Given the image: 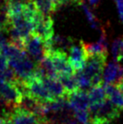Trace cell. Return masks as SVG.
Wrapping results in <instances>:
<instances>
[{
    "instance_id": "obj_22",
    "label": "cell",
    "mask_w": 123,
    "mask_h": 124,
    "mask_svg": "<svg viewBox=\"0 0 123 124\" xmlns=\"http://www.w3.org/2000/svg\"><path fill=\"white\" fill-rule=\"evenodd\" d=\"M8 33L6 30L0 28V47H3L6 44H8Z\"/></svg>"
},
{
    "instance_id": "obj_7",
    "label": "cell",
    "mask_w": 123,
    "mask_h": 124,
    "mask_svg": "<svg viewBox=\"0 0 123 124\" xmlns=\"http://www.w3.org/2000/svg\"><path fill=\"white\" fill-rule=\"evenodd\" d=\"M45 55L51 58L54 69L58 75L74 74L68 62V56L66 52L56 48H49L46 50Z\"/></svg>"
},
{
    "instance_id": "obj_8",
    "label": "cell",
    "mask_w": 123,
    "mask_h": 124,
    "mask_svg": "<svg viewBox=\"0 0 123 124\" xmlns=\"http://www.w3.org/2000/svg\"><path fill=\"white\" fill-rule=\"evenodd\" d=\"M25 52L28 53L29 57L38 63L45 56V42L41 38L32 33L25 41Z\"/></svg>"
},
{
    "instance_id": "obj_16",
    "label": "cell",
    "mask_w": 123,
    "mask_h": 124,
    "mask_svg": "<svg viewBox=\"0 0 123 124\" xmlns=\"http://www.w3.org/2000/svg\"><path fill=\"white\" fill-rule=\"evenodd\" d=\"M58 79L61 82L67 95L75 93L79 90L76 80L75 73L72 74H60L58 75Z\"/></svg>"
},
{
    "instance_id": "obj_17",
    "label": "cell",
    "mask_w": 123,
    "mask_h": 124,
    "mask_svg": "<svg viewBox=\"0 0 123 124\" xmlns=\"http://www.w3.org/2000/svg\"><path fill=\"white\" fill-rule=\"evenodd\" d=\"M89 97L90 101V105L103 102L107 98L104 85L93 87L89 91Z\"/></svg>"
},
{
    "instance_id": "obj_11",
    "label": "cell",
    "mask_w": 123,
    "mask_h": 124,
    "mask_svg": "<svg viewBox=\"0 0 123 124\" xmlns=\"http://www.w3.org/2000/svg\"><path fill=\"white\" fill-rule=\"evenodd\" d=\"M123 81V67L116 62L106 66L103 73V84L118 85Z\"/></svg>"
},
{
    "instance_id": "obj_18",
    "label": "cell",
    "mask_w": 123,
    "mask_h": 124,
    "mask_svg": "<svg viewBox=\"0 0 123 124\" xmlns=\"http://www.w3.org/2000/svg\"><path fill=\"white\" fill-rule=\"evenodd\" d=\"M37 7L40 13L43 15H50V14L57 10V7L53 0H32Z\"/></svg>"
},
{
    "instance_id": "obj_12",
    "label": "cell",
    "mask_w": 123,
    "mask_h": 124,
    "mask_svg": "<svg viewBox=\"0 0 123 124\" xmlns=\"http://www.w3.org/2000/svg\"><path fill=\"white\" fill-rule=\"evenodd\" d=\"M67 98L73 111L89 110L90 106L89 92L79 90L75 93L67 95Z\"/></svg>"
},
{
    "instance_id": "obj_15",
    "label": "cell",
    "mask_w": 123,
    "mask_h": 124,
    "mask_svg": "<svg viewBox=\"0 0 123 124\" xmlns=\"http://www.w3.org/2000/svg\"><path fill=\"white\" fill-rule=\"evenodd\" d=\"M84 49L87 58L95 55H107V44L99 41L96 43H86L83 41H80Z\"/></svg>"
},
{
    "instance_id": "obj_2",
    "label": "cell",
    "mask_w": 123,
    "mask_h": 124,
    "mask_svg": "<svg viewBox=\"0 0 123 124\" xmlns=\"http://www.w3.org/2000/svg\"><path fill=\"white\" fill-rule=\"evenodd\" d=\"M8 65L14 72L18 81L24 83L35 76L37 63H35L34 61L25 52L18 58L8 61Z\"/></svg>"
},
{
    "instance_id": "obj_1",
    "label": "cell",
    "mask_w": 123,
    "mask_h": 124,
    "mask_svg": "<svg viewBox=\"0 0 123 124\" xmlns=\"http://www.w3.org/2000/svg\"><path fill=\"white\" fill-rule=\"evenodd\" d=\"M24 92L18 83H11L0 78V101L8 107H19L22 102Z\"/></svg>"
},
{
    "instance_id": "obj_10",
    "label": "cell",
    "mask_w": 123,
    "mask_h": 124,
    "mask_svg": "<svg viewBox=\"0 0 123 124\" xmlns=\"http://www.w3.org/2000/svg\"><path fill=\"white\" fill-rule=\"evenodd\" d=\"M121 111L117 109L109 99L100 103L96 114L90 119H96L100 122H112L120 116Z\"/></svg>"
},
{
    "instance_id": "obj_3",
    "label": "cell",
    "mask_w": 123,
    "mask_h": 124,
    "mask_svg": "<svg viewBox=\"0 0 123 124\" xmlns=\"http://www.w3.org/2000/svg\"><path fill=\"white\" fill-rule=\"evenodd\" d=\"M106 57L107 55H95L88 57L86 60L85 67L82 71L90 78L93 87L100 85L103 83V73Z\"/></svg>"
},
{
    "instance_id": "obj_29",
    "label": "cell",
    "mask_w": 123,
    "mask_h": 124,
    "mask_svg": "<svg viewBox=\"0 0 123 124\" xmlns=\"http://www.w3.org/2000/svg\"><path fill=\"white\" fill-rule=\"evenodd\" d=\"M6 1H8V0H5V2H6Z\"/></svg>"
},
{
    "instance_id": "obj_6",
    "label": "cell",
    "mask_w": 123,
    "mask_h": 124,
    "mask_svg": "<svg viewBox=\"0 0 123 124\" xmlns=\"http://www.w3.org/2000/svg\"><path fill=\"white\" fill-rule=\"evenodd\" d=\"M33 34L38 36L43 40L46 46V50L52 48V39L54 37L53 20L50 15H43L37 20L35 24Z\"/></svg>"
},
{
    "instance_id": "obj_25",
    "label": "cell",
    "mask_w": 123,
    "mask_h": 124,
    "mask_svg": "<svg viewBox=\"0 0 123 124\" xmlns=\"http://www.w3.org/2000/svg\"><path fill=\"white\" fill-rule=\"evenodd\" d=\"M53 1H54V3L57 7V9H58L62 5H66L68 3H70V2H75L76 0H53Z\"/></svg>"
},
{
    "instance_id": "obj_24",
    "label": "cell",
    "mask_w": 123,
    "mask_h": 124,
    "mask_svg": "<svg viewBox=\"0 0 123 124\" xmlns=\"http://www.w3.org/2000/svg\"><path fill=\"white\" fill-rule=\"evenodd\" d=\"M116 8L118 10L119 16H120L121 20L123 22V0H115Z\"/></svg>"
},
{
    "instance_id": "obj_26",
    "label": "cell",
    "mask_w": 123,
    "mask_h": 124,
    "mask_svg": "<svg viewBox=\"0 0 123 124\" xmlns=\"http://www.w3.org/2000/svg\"><path fill=\"white\" fill-rule=\"evenodd\" d=\"M88 1H89V3H90L91 5L96 6V5L99 3V2H100V0H88Z\"/></svg>"
},
{
    "instance_id": "obj_21",
    "label": "cell",
    "mask_w": 123,
    "mask_h": 124,
    "mask_svg": "<svg viewBox=\"0 0 123 124\" xmlns=\"http://www.w3.org/2000/svg\"><path fill=\"white\" fill-rule=\"evenodd\" d=\"M80 5L82 6V8L83 10L84 11V14H85L86 17H87L88 20H89V22L91 24V26L94 28H97V25H98V24H97V21H96V19H95L94 15L92 14V12L89 10V8H88L87 6H86L85 4H84V3H81Z\"/></svg>"
},
{
    "instance_id": "obj_5",
    "label": "cell",
    "mask_w": 123,
    "mask_h": 124,
    "mask_svg": "<svg viewBox=\"0 0 123 124\" xmlns=\"http://www.w3.org/2000/svg\"><path fill=\"white\" fill-rule=\"evenodd\" d=\"M3 116L11 124H49L46 118H39L20 106L11 111H3Z\"/></svg>"
},
{
    "instance_id": "obj_20",
    "label": "cell",
    "mask_w": 123,
    "mask_h": 124,
    "mask_svg": "<svg viewBox=\"0 0 123 124\" xmlns=\"http://www.w3.org/2000/svg\"><path fill=\"white\" fill-rule=\"evenodd\" d=\"M74 116L80 124H87L90 121V114L89 112V110L74 111Z\"/></svg>"
},
{
    "instance_id": "obj_27",
    "label": "cell",
    "mask_w": 123,
    "mask_h": 124,
    "mask_svg": "<svg viewBox=\"0 0 123 124\" xmlns=\"http://www.w3.org/2000/svg\"><path fill=\"white\" fill-rule=\"evenodd\" d=\"M87 124H100V123H99L98 121L94 120V119H90V121H89Z\"/></svg>"
},
{
    "instance_id": "obj_9",
    "label": "cell",
    "mask_w": 123,
    "mask_h": 124,
    "mask_svg": "<svg viewBox=\"0 0 123 124\" xmlns=\"http://www.w3.org/2000/svg\"><path fill=\"white\" fill-rule=\"evenodd\" d=\"M87 56L82 44L72 45L68 49V62L74 73L82 71L85 67Z\"/></svg>"
},
{
    "instance_id": "obj_14",
    "label": "cell",
    "mask_w": 123,
    "mask_h": 124,
    "mask_svg": "<svg viewBox=\"0 0 123 124\" xmlns=\"http://www.w3.org/2000/svg\"><path fill=\"white\" fill-rule=\"evenodd\" d=\"M105 87V94L107 99H109L111 103L121 111L123 110V92L115 85H105L103 84Z\"/></svg>"
},
{
    "instance_id": "obj_28",
    "label": "cell",
    "mask_w": 123,
    "mask_h": 124,
    "mask_svg": "<svg viewBox=\"0 0 123 124\" xmlns=\"http://www.w3.org/2000/svg\"><path fill=\"white\" fill-rule=\"evenodd\" d=\"M75 2H77V3H79V4H80V3H82V2H83V1H82V0H76V1H75Z\"/></svg>"
},
{
    "instance_id": "obj_23",
    "label": "cell",
    "mask_w": 123,
    "mask_h": 124,
    "mask_svg": "<svg viewBox=\"0 0 123 124\" xmlns=\"http://www.w3.org/2000/svg\"><path fill=\"white\" fill-rule=\"evenodd\" d=\"M8 68V61L5 58V57L3 56V52H2L1 47H0V71L3 72Z\"/></svg>"
},
{
    "instance_id": "obj_13",
    "label": "cell",
    "mask_w": 123,
    "mask_h": 124,
    "mask_svg": "<svg viewBox=\"0 0 123 124\" xmlns=\"http://www.w3.org/2000/svg\"><path fill=\"white\" fill-rule=\"evenodd\" d=\"M42 83L45 88L54 99H59L67 96V93L63 86L58 78H45L42 79Z\"/></svg>"
},
{
    "instance_id": "obj_19",
    "label": "cell",
    "mask_w": 123,
    "mask_h": 124,
    "mask_svg": "<svg viewBox=\"0 0 123 124\" xmlns=\"http://www.w3.org/2000/svg\"><path fill=\"white\" fill-rule=\"evenodd\" d=\"M75 77L79 90L89 92L93 88L90 78H89L83 71L75 73Z\"/></svg>"
},
{
    "instance_id": "obj_4",
    "label": "cell",
    "mask_w": 123,
    "mask_h": 124,
    "mask_svg": "<svg viewBox=\"0 0 123 124\" xmlns=\"http://www.w3.org/2000/svg\"><path fill=\"white\" fill-rule=\"evenodd\" d=\"M19 85L21 87L24 95H28L41 102H51L56 100L50 95L47 90L45 88L42 80L36 78L35 76L26 82H19Z\"/></svg>"
}]
</instances>
